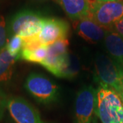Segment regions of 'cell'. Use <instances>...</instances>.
Wrapping results in <instances>:
<instances>
[{
  "label": "cell",
  "instance_id": "1",
  "mask_svg": "<svg viewBox=\"0 0 123 123\" xmlns=\"http://www.w3.org/2000/svg\"><path fill=\"white\" fill-rule=\"evenodd\" d=\"M94 112L102 123H123V103L114 90L100 86L96 92Z\"/></svg>",
  "mask_w": 123,
  "mask_h": 123
},
{
  "label": "cell",
  "instance_id": "2",
  "mask_svg": "<svg viewBox=\"0 0 123 123\" xmlns=\"http://www.w3.org/2000/svg\"><path fill=\"white\" fill-rule=\"evenodd\" d=\"M95 77L100 86L114 90L118 94L123 90V67L111 58L98 53L94 61Z\"/></svg>",
  "mask_w": 123,
  "mask_h": 123
},
{
  "label": "cell",
  "instance_id": "3",
  "mask_svg": "<svg viewBox=\"0 0 123 123\" xmlns=\"http://www.w3.org/2000/svg\"><path fill=\"white\" fill-rule=\"evenodd\" d=\"M42 14L33 10L24 9L14 14L7 25L8 38L14 35L28 38L38 35L41 30Z\"/></svg>",
  "mask_w": 123,
  "mask_h": 123
},
{
  "label": "cell",
  "instance_id": "4",
  "mask_svg": "<svg viewBox=\"0 0 123 123\" xmlns=\"http://www.w3.org/2000/svg\"><path fill=\"white\" fill-rule=\"evenodd\" d=\"M27 92L37 101L47 104L57 101L60 88L44 75L32 73L28 75L24 84Z\"/></svg>",
  "mask_w": 123,
  "mask_h": 123
},
{
  "label": "cell",
  "instance_id": "5",
  "mask_svg": "<svg viewBox=\"0 0 123 123\" xmlns=\"http://www.w3.org/2000/svg\"><path fill=\"white\" fill-rule=\"evenodd\" d=\"M89 17L107 30H110L116 23L123 18V1H93Z\"/></svg>",
  "mask_w": 123,
  "mask_h": 123
},
{
  "label": "cell",
  "instance_id": "6",
  "mask_svg": "<svg viewBox=\"0 0 123 123\" xmlns=\"http://www.w3.org/2000/svg\"><path fill=\"white\" fill-rule=\"evenodd\" d=\"M69 32L70 25L66 21L57 18L44 17L42 19L39 37L43 44L49 46L59 40H66Z\"/></svg>",
  "mask_w": 123,
  "mask_h": 123
},
{
  "label": "cell",
  "instance_id": "7",
  "mask_svg": "<svg viewBox=\"0 0 123 123\" xmlns=\"http://www.w3.org/2000/svg\"><path fill=\"white\" fill-rule=\"evenodd\" d=\"M7 109L16 123H43L37 110L22 97L9 98Z\"/></svg>",
  "mask_w": 123,
  "mask_h": 123
},
{
  "label": "cell",
  "instance_id": "8",
  "mask_svg": "<svg viewBox=\"0 0 123 123\" xmlns=\"http://www.w3.org/2000/svg\"><path fill=\"white\" fill-rule=\"evenodd\" d=\"M97 90L92 86H86L79 90L75 101V116L77 123H91L94 112Z\"/></svg>",
  "mask_w": 123,
  "mask_h": 123
},
{
  "label": "cell",
  "instance_id": "9",
  "mask_svg": "<svg viewBox=\"0 0 123 123\" xmlns=\"http://www.w3.org/2000/svg\"><path fill=\"white\" fill-rule=\"evenodd\" d=\"M68 40L66 39L59 40L47 46V56L40 64L58 77L68 54Z\"/></svg>",
  "mask_w": 123,
  "mask_h": 123
},
{
  "label": "cell",
  "instance_id": "10",
  "mask_svg": "<svg viewBox=\"0 0 123 123\" xmlns=\"http://www.w3.org/2000/svg\"><path fill=\"white\" fill-rule=\"evenodd\" d=\"M74 22V27L78 35L91 43H97L104 39L108 31L89 17Z\"/></svg>",
  "mask_w": 123,
  "mask_h": 123
},
{
  "label": "cell",
  "instance_id": "11",
  "mask_svg": "<svg viewBox=\"0 0 123 123\" xmlns=\"http://www.w3.org/2000/svg\"><path fill=\"white\" fill-rule=\"evenodd\" d=\"M57 3L73 21L90 16L92 3L90 0H57Z\"/></svg>",
  "mask_w": 123,
  "mask_h": 123
},
{
  "label": "cell",
  "instance_id": "12",
  "mask_svg": "<svg viewBox=\"0 0 123 123\" xmlns=\"http://www.w3.org/2000/svg\"><path fill=\"white\" fill-rule=\"evenodd\" d=\"M105 45L111 57L123 67V36L114 31H107L104 38Z\"/></svg>",
  "mask_w": 123,
  "mask_h": 123
},
{
  "label": "cell",
  "instance_id": "13",
  "mask_svg": "<svg viewBox=\"0 0 123 123\" xmlns=\"http://www.w3.org/2000/svg\"><path fill=\"white\" fill-rule=\"evenodd\" d=\"M17 60L9 54L6 48L0 51V86L8 84L11 81L14 64Z\"/></svg>",
  "mask_w": 123,
  "mask_h": 123
},
{
  "label": "cell",
  "instance_id": "14",
  "mask_svg": "<svg viewBox=\"0 0 123 123\" xmlns=\"http://www.w3.org/2000/svg\"><path fill=\"white\" fill-rule=\"evenodd\" d=\"M79 62L77 57L68 53L58 77L66 79L75 78L79 73Z\"/></svg>",
  "mask_w": 123,
  "mask_h": 123
},
{
  "label": "cell",
  "instance_id": "15",
  "mask_svg": "<svg viewBox=\"0 0 123 123\" xmlns=\"http://www.w3.org/2000/svg\"><path fill=\"white\" fill-rule=\"evenodd\" d=\"M47 53V46L43 45L39 48L34 50L22 49L19 60H22L25 62L38 63L41 64L44 61Z\"/></svg>",
  "mask_w": 123,
  "mask_h": 123
},
{
  "label": "cell",
  "instance_id": "16",
  "mask_svg": "<svg viewBox=\"0 0 123 123\" xmlns=\"http://www.w3.org/2000/svg\"><path fill=\"white\" fill-rule=\"evenodd\" d=\"M5 48L10 55L16 57L18 60L23 49V38L18 35L11 36L8 40Z\"/></svg>",
  "mask_w": 123,
  "mask_h": 123
},
{
  "label": "cell",
  "instance_id": "17",
  "mask_svg": "<svg viewBox=\"0 0 123 123\" xmlns=\"http://www.w3.org/2000/svg\"><path fill=\"white\" fill-rule=\"evenodd\" d=\"M44 44L42 43L40 39L39 34L31 37L23 38V49L26 50H34L39 48Z\"/></svg>",
  "mask_w": 123,
  "mask_h": 123
},
{
  "label": "cell",
  "instance_id": "18",
  "mask_svg": "<svg viewBox=\"0 0 123 123\" xmlns=\"http://www.w3.org/2000/svg\"><path fill=\"white\" fill-rule=\"evenodd\" d=\"M8 40L7 24L4 16L0 14V51L5 48Z\"/></svg>",
  "mask_w": 123,
  "mask_h": 123
},
{
  "label": "cell",
  "instance_id": "19",
  "mask_svg": "<svg viewBox=\"0 0 123 123\" xmlns=\"http://www.w3.org/2000/svg\"><path fill=\"white\" fill-rule=\"evenodd\" d=\"M8 100V98H7L6 94L0 87V121L4 116L5 110L7 108Z\"/></svg>",
  "mask_w": 123,
  "mask_h": 123
},
{
  "label": "cell",
  "instance_id": "20",
  "mask_svg": "<svg viewBox=\"0 0 123 123\" xmlns=\"http://www.w3.org/2000/svg\"><path fill=\"white\" fill-rule=\"evenodd\" d=\"M110 31H114L115 32H117L120 35L123 36V18L119 21L116 23L111 28Z\"/></svg>",
  "mask_w": 123,
  "mask_h": 123
},
{
  "label": "cell",
  "instance_id": "21",
  "mask_svg": "<svg viewBox=\"0 0 123 123\" xmlns=\"http://www.w3.org/2000/svg\"><path fill=\"white\" fill-rule=\"evenodd\" d=\"M30 1L32 2H36V3H43V2H47L49 1H53L57 2V0H30Z\"/></svg>",
  "mask_w": 123,
  "mask_h": 123
},
{
  "label": "cell",
  "instance_id": "22",
  "mask_svg": "<svg viewBox=\"0 0 123 123\" xmlns=\"http://www.w3.org/2000/svg\"><path fill=\"white\" fill-rule=\"evenodd\" d=\"M118 96L120 97V99H121V101H122V102H123V90L120 92V93L119 94Z\"/></svg>",
  "mask_w": 123,
  "mask_h": 123
},
{
  "label": "cell",
  "instance_id": "23",
  "mask_svg": "<svg viewBox=\"0 0 123 123\" xmlns=\"http://www.w3.org/2000/svg\"><path fill=\"white\" fill-rule=\"evenodd\" d=\"M96 1H115V0H96Z\"/></svg>",
  "mask_w": 123,
  "mask_h": 123
},
{
  "label": "cell",
  "instance_id": "24",
  "mask_svg": "<svg viewBox=\"0 0 123 123\" xmlns=\"http://www.w3.org/2000/svg\"><path fill=\"white\" fill-rule=\"evenodd\" d=\"M118 1H123V0H118Z\"/></svg>",
  "mask_w": 123,
  "mask_h": 123
}]
</instances>
